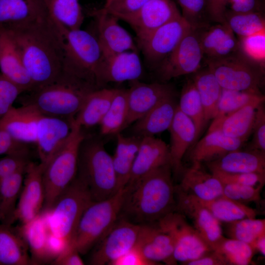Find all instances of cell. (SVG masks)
<instances>
[{"instance_id": "obj_1", "label": "cell", "mask_w": 265, "mask_h": 265, "mask_svg": "<svg viewBox=\"0 0 265 265\" xmlns=\"http://www.w3.org/2000/svg\"><path fill=\"white\" fill-rule=\"evenodd\" d=\"M63 29L46 9L37 18L3 31L20 53L32 83L31 90L52 83L63 73L67 54Z\"/></svg>"}, {"instance_id": "obj_2", "label": "cell", "mask_w": 265, "mask_h": 265, "mask_svg": "<svg viewBox=\"0 0 265 265\" xmlns=\"http://www.w3.org/2000/svg\"><path fill=\"white\" fill-rule=\"evenodd\" d=\"M172 173L168 163L129 183L119 217L140 225L153 224L175 211Z\"/></svg>"}, {"instance_id": "obj_3", "label": "cell", "mask_w": 265, "mask_h": 265, "mask_svg": "<svg viewBox=\"0 0 265 265\" xmlns=\"http://www.w3.org/2000/svg\"><path fill=\"white\" fill-rule=\"evenodd\" d=\"M99 89L91 83L64 70L51 83L19 96L23 105L34 106L42 114L57 118H75L87 96Z\"/></svg>"}, {"instance_id": "obj_4", "label": "cell", "mask_w": 265, "mask_h": 265, "mask_svg": "<svg viewBox=\"0 0 265 265\" xmlns=\"http://www.w3.org/2000/svg\"><path fill=\"white\" fill-rule=\"evenodd\" d=\"M77 175L86 184L93 201L107 199L118 191L112 156L97 138L85 136L81 142Z\"/></svg>"}, {"instance_id": "obj_5", "label": "cell", "mask_w": 265, "mask_h": 265, "mask_svg": "<svg viewBox=\"0 0 265 265\" xmlns=\"http://www.w3.org/2000/svg\"><path fill=\"white\" fill-rule=\"evenodd\" d=\"M84 137L81 127L73 118L69 137L44 168L45 198L41 212L50 210L76 177L79 148Z\"/></svg>"}, {"instance_id": "obj_6", "label": "cell", "mask_w": 265, "mask_h": 265, "mask_svg": "<svg viewBox=\"0 0 265 265\" xmlns=\"http://www.w3.org/2000/svg\"><path fill=\"white\" fill-rule=\"evenodd\" d=\"M126 192L125 186L107 199L92 201L85 209L71 241L80 255L88 253L115 224Z\"/></svg>"}, {"instance_id": "obj_7", "label": "cell", "mask_w": 265, "mask_h": 265, "mask_svg": "<svg viewBox=\"0 0 265 265\" xmlns=\"http://www.w3.org/2000/svg\"><path fill=\"white\" fill-rule=\"evenodd\" d=\"M92 201L86 184L76 175L52 208L41 212L46 215L50 232L70 243L82 213Z\"/></svg>"}, {"instance_id": "obj_8", "label": "cell", "mask_w": 265, "mask_h": 265, "mask_svg": "<svg viewBox=\"0 0 265 265\" xmlns=\"http://www.w3.org/2000/svg\"><path fill=\"white\" fill-rule=\"evenodd\" d=\"M223 89L262 94L265 68L256 63L240 50L219 59L206 61Z\"/></svg>"}, {"instance_id": "obj_9", "label": "cell", "mask_w": 265, "mask_h": 265, "mask_svg": "<svg viewBox=\"0 0 265 265\" xmlns=\"http://www.w3.org/2000/svg\"><path fill=\"white\" fill-rule=\"evenodd\" d=\"M63 33L67 54L65 69L99 88L96 76L103 53L97 37L80 28L64 27Z\"/></svg>"}, {"instance_id": "obj_10", "label": "cell", "mask_w": 265, "mask_h": 265, "mask_svg": "<svg viewBox=\"0 0 265 265\" xmlns=\"http://www.w3.org/2000/svg\"><path fill=\"white\" fill-rule=\"evenodd\" d=\"M156 224L172 238L173 258L176 262L185 265L212 250L188 224L186 218L176 211L167 214Z\"/></svg>"}, {"instance_id": "obj_11", "label": "cell", "mask_w": 265, "mask_h": 265, "mask_svg": "<svg viewBox=\"0 0 265 265\" xmlns=\"http://www.w3.org/2000/svg\"><path fill=\"white\" fill-rule=\"evenodd\" d=\"M204 55L198 29L190 27L174 50L157 67L161 81L194 74L201 66Z\"/></svg>"}, {"instance_id": "obj_12", "label": "cell", "mask_w": 265, "mask_h": 265, "mask_svg": "<svg viewBox=\"0 0 265 265\" xmlns=\"http://www.w3.org/2000/svg\"><path fill=\"white\" fill-rule=\"evenodd\" d=\"M141 225L119 218L108 232L96 244L89 263L108 265L135 247Z\"/></svg>"}, {"instance_id": "obj_13", "label": "cell", "mask_w": 265, "mask_h": 265, "mask_svg": "<svg viewBox=\"0 0 265 265\" xmlns=\"http://www.w3.org/2000/svg\"><path fill=\"white\" fill-rule=\"evenodd\" d=\"M190 27L181 15L137 41L138 47L147 62L157 68L174 50Z\"/></svg>"}, {"instance_id": "obj_14", "label": "cell", "mask_w": 265, "mask_h": 265, "mask_svg": "<svg viewBox=\"0 0 265 265\" xmlns=\"http://www.w3.org/2000/svg\"><path fill=\"white\" fill-rule=\"evenodd\" d=\"M175 211L181 213L192 222V226L213 250L225 238L220 221L203 206L193 195L175 186Z\"/></svg>"}, {"instance_id": "obj_15", "label": "cell", "mask_w": 265, "mask_h": 265, "mask_svg": "<svg viewBox=\"0 0 265 265\" xmlns=\"http://www.w3.org/2000/svg\"><path fill=\"white\" fill-rule=\"evenodd\" d=\"M45 165L29 161L25 169L23 186L14 216V221L24 224L33 219L42 211L45 198L43 173Z\"/></svg>"}, {"instance_id": "obj_16", "label": "cell", "mask_w": 265, "mask_h": 265, "mask_svg": "<svg viewBox=\"0 0 265 265\" xmlns=\"http://www.w3.org/2000/svg\"><path fill=\"white\" fill-rule=\"evenodd\" d=\"M90 14L96 22V37L103 57L127 51L138 52V48L131 35L119 24L117 17L103 8L93 10Z\"/></svg>"}, {"instance_id": "obj_17", "label": "cell", "mask_w": 265, "mask_h": 265, "mask_svg": "<svg viewBox=\"0 0 265 265\" xmlns=\"http://www.w3.org/2000/svg\"><path fill=\"white\" fill-rule=\"evenodd\" d=\"M128 115L124 129L142 117L165 98L175 95L172 85L155 82L131 81L127 90Z\"/></svg>"}, {"instance_id": "obj_18", "label": "cell", "mask_w": 265, "mask_h": 265, "mask_svg": "<svg viewBox=\"0 0 265 265\" xmlns=\"http://www.w3.org/2000/svg\"><path fill=\"white\" fill-rule=\"evenodd\" d=\"M171 0H149L124 21L135 31L137 41L142 40L165 24L181 16Z\"/></svg>"}, {"instance_id": "obj_19", "label": "cell", "mask_w": 265, "mask_h": 265, "mask_svg": "<svg viewBox=\"0 0 265 265\" xmlns=\"http://www.w3.org/2000/svg\"><path fill=\"white\" fill-rule=\"evenodd\" d=\"M138 52L127 51L103 57L96 76L99 88L108 82H122L138 80L142 74Z\"/></svg>"}, {"instance_id": "obj_20", "label": "cell", "mask_w": 265, "mask_h": 265, "mask_svg": "<svg viewBox=\"0 0 265 265\" xmlns=\"http://www.w3.org/2000/svg\"><path fill=\"white\" fill-rule=\"evenodd\" d=\"M73 118L66 119L44 114L40 117L36 146L40 162L45 166L69 137Z\"/></svg>"}, {"instance_id": "obj_21", "label": "cell", "mask_w": 265, "mask_h": 265, "mask_svg": "<svg viewBox=\"0 0 265 265\" xmlns=\"http://www.w3.org/2000/svg\"><path fill=\"white\" fill-rule=\"evenodd\" d=\"M42 114L31 105L13 106L0 119V130L19 142L36 145L38 123Z\"/></svg>"}, {"instance_id": "obj_22", "label": "cell", "mask_w": 265, "mask_h": 265, "mask_svg": "<svg viewBox=\"0 0 265 265\" xmlns=\"http://www.w3.org/2000/svg\"><path fill=\"white\" fill-rule=\"evenodd\" d=\"M136 246L146 259L155 265L159 262L167 265L177 263L173 258L172 238L156 223L141 225Z\"/></svg>"}, {"instance_id": "obj_23", "label": "cell", "mask_w": 265, "mask_h": 265, "mask_svg": "<svg viewBox=\"0 0 265 265\" xmlns=\"http://www.w3.org/2000/svg\"><path fill=\"white\" fill-rule=\"evenodd\" d=\"M198 30L205 62L224 58L240 51L238 39L226 24L214 23Z\"/></svg>"}, {"instance_id": "obj_24", "label": "cell", "mask_w": 265, "mask_h": 265, "mask_svg": "<svg viewBox=\"0 0 265 265\" xmlns=\"http://www.w3.org/2000/svg\"><path fill=\"white\" fill-rule=\"evenodd\" d=\"M168 130L170 133L169 150L172 172L176 176H182L185 170L183 158L194 143L196 130L192 120L179 109L178 105Z\"/></svg>"}, {"instance_id": "obj_25", "label": "cell", "mask_w": 265, "mask_h": 265, "mask_svg": "<svg viewBox=\"0 0 265 265\" xmlns=\"http://www.w3.org/2000/svg\"><path fill=\"white\" fill-rule=\"evenodd\" d=\"M168 163H170V158L169 147L166 143L154 136L143 137L133 162L129 183Z\"/></svg>"}, {"instance_id": "obj_26", "label": "cell", "mask_w": 265, "mask_h": 265, "mask_svg": "<svg viewBox=\"0 0 265 265\" xmlns=\"http://www.w3.org/2000/svg\"><path fill=\"white\" fill-rule=\"evenodd\" d=\"M0 73L23 92L32 89V83L20 53L8 34L0 31Z\"/></svg>"}, {"instance_id": "obj_27", "label": "cell", "mask_w": 265, "mask_h": 265, "mask_svg": "<svg viewBox=\"0 0 265 265\" xmlns=\"http://www.w3.org/2000/svg\"><path fill=\"white\" fill-rule=\"evenodd\" d=\"M202 163H192L185 169L179 187L198 199L209 201L224 196L222 183L202 167Z\"/></svg>"}, {"instance_id": "obj_28", "label": "cell", "mask_w": 265, "mask_h": 265, "mask_svg": "<svg viewBox=\"0 0 265 265\" xmlns=\"http://www.w3.org/2000/svg\"><path fill=\"white\" fill-rule=\"evenodd\" d=\"M205 164L210 171L265 174V153L252 148L245 151L239 149Z\"/></svg>"}, {"instance_id": "obj_29", "label": "cell", "mask_w": 265, "mask_h": 265, "mask_svg": "<svg viewBox=\"0 0 265 265\" xmlns=\"http://www.w3.org/2000/svg\"><path fill=\"white\" fill-rule=\"evenodd\" d=\"M263 103H250L230 113L216 116L208 132L219 130L227 136L244 142L252 133L257 108Z\"/></svg>"}, {"instance_id": "obj_30", "label": "cell", "mask_w": 265, "mask_h": 265, "mask_svg": "<svg viewBox=\"0 0 265 265\" xmlns=\"http://www.w3.org/2000/svg\"><path fill=\"white\" fill-rule=\"evenodd\" d=\"M243 143L240 140L226 136L219 130L208 132L204 137L193 145L189 159L192 163L212 161L239 149Z\"/></svg>"}, {"instance_id": "obj_31", "label": "cell", "mask_w": 265, "mask_h": 265, "mask_svg": "<svg viewBox=\"0 0 265 265\" xmlns=\"http://www.w3.org/2000/svg\"><path fill=\"white\" fill-rule=\"evenodd\" d=\"M175 97L173 95L162 100L134 122L132 127L134 135L153 136L168 130L178 105Z\"/></svg>"}, {"instance_id": "obj_32", "label": "cell", "mask_w": 265, "mask_h": 265, "mask_svg": "<svg viewBox=\"0 0 265 265\" xmlns=\"http://www.w3.org/2000/svg\"><path fill=\"white\" fill-rule=\"evenodd\" d=\"M45 11L43 0H0V31L32 21Z\"/></svg>"}, {"instance_id": "obj_33", "label": "cell", "mask_w": 265, "mask_h": 265, "mask_svg": "<svg viewBox=\"0 0 265 265\" xmlns=\"http://www.w3.org/2000/svg\"><path fill=\"white\" fill-rule=\"evenodd\" d=\"M17 228L27 243L32 264L52 262L48 247L49 229L45 214L41 212L33 219Z\"/></svg>"}, {"instance_id": "obj_34", "label": "cell", "mask_w": 265, "mask_h": 265, "mask_svg": "<svg viewBox=\"0 0 265 265\" xmlns=\"http://www.w3.org/2000/svg\"><path fill=\"white\" fill-rule=\"evenodd\" d=\"M28 250L17 227L0 222V265L32 264Z\"/></svg>"}, {"instance_id": "obj_35", "label": "cell", "mask_w": 265, "mask_h": 265, "mask_svg": "<svg viewBox=\"0 0 265 265\" xmlns=\"http://www.w3.org/2000/svg\"><path fill=\"white\" fill-rule=\"evenodd\" d=\"M142 137L126 136L117 134V145L112 156L117 191L123 188L129 182L133 162Z\"/></svg>"}, {"instance_id": "obj_36", "label": "cell", "mask_w": 265, "mask_h": 265, "mask_svg": "<svg viewBox=\"0 0 265 265\" xmlns=\"http://www.w3.org/2000/svg\"><path fill=\"white\" fill-rule=\"evenodd\" d=\"M115 90L101 88L92 91L75 117V122L81 127L100 124L110 106Z\"/></svg>"}, {"instance_id": "obj_37", "label": "cell", "mask_w": 265, "mask_h": 265, "mask_svg": "<svg viewBox=\"0 0 265 265\" xmlns=\"http://www.w3.org/2000/svg\"><path fill=\"white\" fill-rule=\"evenodd\" d=\"M198 92L207 123L218 112V105L222 88L208 67L194 73L192 78Z\"/></svg>"}, {"instance_id": "obj_38", "label": "cell", "mask_w": 265, "mask_h": 265, "mask_svg": "<svg viewBox=\"0 0 265 265\" xmlns=\"http://www.w3.org/2000/svg\"><path fill=\"white\" fill-rule=\"evenodd\" d=\"M25 168L0 182V222L12 225L14 222V213L23 186Z\"/></svg>"}, {"instance_id": "obj_39", "label": "cell", "mask_w": 265, "mask_h": 265, "mask_svg": "<svg viewBox=\"0 0 265 265\" xmlns=\"http://www.w3.org/2000/svg\"><path fill=\"white\" fill-rule=\"evenodd\" d=\"M50 16L69 30L80 29L84 16L79 0H43Z\"/></svg>"}, {"instance_id": "obj_40", "label": "cell", "mask_w": 265, "mask_h": 265, "mask_svg": "<svg viewBox=\"0 0 265 265\" xmlns=\"http://www.w3.org/2000/svg\"><path fill=\"white\" fill-rule=\"evenodd\" d=\"M197 199L220 222L227 223L246 217H256L254 210L225 196L209 201Z\"/></svg>"}, {"instance_id": "obj_41", "label": "cell", "mask_w": 265, "mask_h": 265, "mask_svg": "<svg viewBox=\"0 0 265 265\" xmlns=\"http://www.w3.org/2000/svg\"><path fill=\"white\" fill-rule=\"evenodd\" d=\"M178 107L194 124L196 134L194 145L206 126L207 122L198 92L192 79L188 80L183 86Z\"/></svg>"}, {"instance_id": "obj_42", "label": "cell", "mask_w": 265, "mask_h": 265, "mask_svg": "<svg viewBox=\"0 0 265 265\" xmlns=\"http://www.w3.org/2000/svg\"><path fill=\"white\" fill-rule=\"evenodd\" d=\"M127 90L116 89L110 106L100 123L102 134H117L124 129L128 115Z\"/></svg>"}, {"instance_id": "obj_43", "label": "cell", "mask_w": 265, "mask_h": 265, "mask_svg": "<svg viewBox=\"0 0 265 265\" xmlns=\"http://www.w3.org/2000/svg\"><path fill=\"white\" fill-rule=\"evenodd\" d=\"M225 21L238 38L265 30V19L262 12L237 13L227 9Z\"/></svg>"}, {"instance_id": "obj_44", "label": "cell", "mask_w": 265, "mask_h": 265, "mask_svg": "<svg viewBox=\"0 0 265 265\" xmlns=\"http://www.w3.org/2000/svg\"><path fill=\"white\" fill-rule=\"evenodd\" d=\"M226 233L229 238L246 242L252 247L256 239L265 234V220L246 217L227 222Z\"/></svg>"}, {"instance_id": "obj_45", "label": "cell", "mask_w": 265, "mask_h": 265, "mask_svg": "<svg viewBox=\"0 0 265 265\" xmlns=\"http://www.w3.org/2000/svg\"><path fill=\"white\" fill-rule=\"evenodd\" d=\"M213 250L221 255L227 265H232L250 264L255 251L246 242L225 237Z\"/></svg>"}, {"instance_id": "obj_46", "label": "cell", "mask_w": 265, "mask_h": 265, "mask_svg": "<svg viewBox=\"0 0 265 265\" xmlns=\"http://www.w3.org/2000/svg\"><path fill=\"white\" fill-rule=\"evenodd\" d=\"M264 101L263 94L222 89L216 116L230 113L250 103Z\"/></svg>"}, {"instance_id": "obj_47", "label": "cell", "mask_w": 265, "mask_h": 265, "mask_svg": "<svg viewBox=\"0 0 265 265\" xmlns=\"http://www.w3.org/2000/svg\"><path fill=\"white\" fill-rule=\"evenodd\" d=\"M176 0L182 9V17L192 28L201 29L212 24L205 0Z\"/></svg>"}, {"instance_id": "obj_48", "label": "cell", "mask_w": 265, "mask_h": 265, "mask_svg": "<svg viewBox=\"0 0 265 265\" xmlns=\"http://www.w3.org/2000/svg\"><path fill=\"white\" fill-rule=\"evenodd\" d=\"M238 39L240 51L247 57L265 68V30Z\"/></svg>"}, {"instance_id": "obj_49", "label": "cell", "mask_w": 265, "mask_h": 265, "mask_svg": "<svg viewBox=\"0 0 265 265\" xmlns=\"http://www.w3.org/2000/svg\"><path fill=\"white\" fill-rule=\"evenodd\" d=\"M225 197L242 204L257 202L261 199L263 186H252L233 183H222Z\"/></svg>"}, {"instance_id": "obj_50", "label": "cell", "mask_w": 265, "mask_h": 265, "mask_svg": "<svg viewBox=\"0 0 265 265\" xmlns=\"http://www.w3.org/2000/svg\"><path fill=\"white\" fill-rule=\"evenodd\" d=\"M149 0H106L103 7L118 19L125 21L139 10Z\"/></svg>"}, {"instance_id": "obj_51", "label": "cell", "mask_w": 265, "mask_h": 265, "mask_svg": "<svg viewBox=\"0 0 265 265\" xmlns=\"http://www.w3.org/2000/svg\"><path fill=\"white\" fill-rule=\"evenodd\" d=\"M211 173L221 183H233L255 187L263 186L265 174L257 173H226L212 171Z\"/></svg>"}, {"instance_id": "obj_52", "label": "cell", "mask_w": 265, "mask_h": 265, "mask_svg": "<svg viewBox=\"0 0 265 265\" xmlns=\"http://www.w3.org/2000/svg\"><path fill=\"white\" fill-rule=\"evenodd\" d=\"M23 93L17 85L0 73V119L7 113Z\"/></svg>"}, {"instance_id": "obj_53", "label": "cell", "mask_w": 265, "mask_h": 265, "mask_svg": "<svg viewBox=\"0 0 265 265\" xmlns=\"http://www.w3.org/2000/svg\"><path fill=\"white\" fill-rule=\"evenodd\" d=\"M263 103L257 107L253 126L251 147L265 153V109Z\"/></svg>"}, {"instance_id": "obj_54", "label": "cell", "mask_w": 265, "mask_h": 265, "mask_svg": "<svg viewBox=\"0 0 265 265\" xmlns=\"http://www.w3.org/2000/svg\"><path fill=\"white\" fill-rule=\"evenodd\" d=\"M26 144L15 140L6 132L0 130V156L13 155L27 157L28 149Z\"/></svg>"}, {"instance_id": "obj_55", "label": "cell", "mask_w": 265, "mask_h": 265, "mask_svg": "<svg viewBox=\"0 0 265 265\" xmlns=\"http://www.w3.org/2000/svg\"><path fill=\"white\" fill-rule=\"evenodd\" d=\"M29 161L27 157L8 155L0 157V182L15 173L25 168Z\"/></svg>"}, {"instance_id": "obj_56", "label": "cell", "mask_w": 265, "mask_h": 265, "mask_svg": "<svg viewBox=\"0 0 265 265\" xmlns=\"http://www.w3.org/2000/svg\"><path fill=\"white\" fill-rule=\"evenodd\" d=\"M108 265H155L144 257L136 245Z\"/></svg>"}, {"instance_id": "obj_57", "label": "cell", "mask_w": 265, "mask_h": 265, "mask_svg": "<svg viewBox=\"0 0 265 265\" xmlns=\"http://www.w3.org/2000/svg\"><path fill=\"white\" fill-rule=\"evenodd\" d=\"M80 255L71 242L51 263L55 265H83L84 263Z\"/></svg>"}, {"instance_id": "obj_58", "label": "cell", "mask_w": 265, "mask_h": 265, "mask_svg": "<svg viewBox=\"0 0 265 265\" xmlns=\"http://www.w3.org/2000/svg\"><path fill=\"white\" fill-rule=\"evenodd\" d=\"M206 9L212 23L225 24L227 10L226 0H205Z\"/></svg>"}, {"instance_id": "obj_59", "label": "cell", "mask_w": 265, "mask_h": 265, "mask_svg": "<svg viewBox=\"0 0 265 265\" xmlns=\"http://www.w3.org/2000/svg\"><path fill=\"white\" fill-rule=\"evenodd\" d=\"M230 10L237 13L262 12L258 0H226Z\"/></svg>"}, {"instance_id": "obj_60", "label": "cell", "mask_w": 265, "mask_h": 265, "mask_svg": "<svg viewBox=\"0 0 265 265\" xmlns=\"http://www.w3.org/2000/svg\"><path fill=\"white\" fill-rule=\"evenodd\" d=\"M187 265H227L224 258L216 251L212 250L202 256L189 261Z\"/></svg>"}, {"instance_id": "obj_61", "label": "cell", "mask_w": 265, "mask_h": 265, "mask_svg": "<svg viewBox=\"0 0 265 265\" xmlns=\"http://www.w3.org/2000/svg\"><path fill=\"white\" fill-rule=\"evenodd\" d=\"M253 248L260 252L264 256L265 255V234L259 237L255 241Z\"/></svg>"}]
</instances>
